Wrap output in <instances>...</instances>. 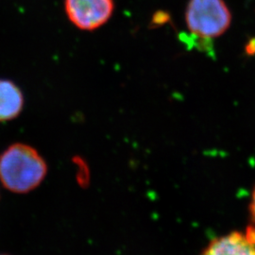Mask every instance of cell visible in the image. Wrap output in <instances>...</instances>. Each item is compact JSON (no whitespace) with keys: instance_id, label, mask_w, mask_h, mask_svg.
<instances>
[{"instance_id":"obj_1","label":"cell","mask_w":255,"mask_h":255,"mask_svg":"<svg viewBox=\"0 0 255 255\" xmlns=\"http://www.w3.org/2000/svg\"><path fill=\"white\" fill-rule=\"evenodd\" d=\"M46 173V161L32 146L16 143L0 154V181L10 192L32 191L45 180Z\"/></svg>"},{"instance_id":"obj_2","label":"cell","mask_w":255,"mask_h":255,"mask_svg":"<svg viewBox=\"0 0 255 255\" xmlns=\"http://www.w3.org/2000/svg\"><path fill=\"white\" fill-rule=\"evenodd\" d=\"M185 22L191 33L210 39L221 36L232 23V14L224 0H189Z\"/></svg>"},{"instance_id":"obj_3","label":"cell","mask_w":255,"mask_h":255,"mask_svg":"<svg viewBox=\"0 0 255 255\" xmlns=\"http://www.w3.org/2000/svg\"><path fill=\"white\" fill-rule=\"evenodd\" d=\"M64 10L75 27L92 31L109 21L115 0H64Z\"/></svg>"},{"instance_id":"obj_4","label":"cell","mask_w":255,"mask_h":255,"mask_svg":"<svg viewBox=\"0 0 255 255\" xmlns=\"http://www.w3.org/2000/svg\"><path fill=\"white\" fill-rule=\"evenodd\" d=\"M201 255H255V244L245 233L232 232L213 239Z\"/></svg>"},{"instance_id":"obj_5","label":"cell","mask_w":255,"mask_h":255,"mask_svg":"<svg viewBox=\"0 0 255 255\" xmlns=\"http://www.w3.org/2000/svg\"><path fill=\"white\" fill-rule=\"evenodd\" d=\"M24 95L18 85L9 80H0V122L16 119L24 108Z\"/></svg>"},{"instance_id":"obj_6","label":"cell","mask_w":255,"mask_h":255,"mask_svg":"<svg viewBox=\"0 0 255 255\" xmlns=\"http://www.w3.org/2000/svg\"><path fill=\"white\" fill-rule=\"evenodd\" d=\"M250 216H251V224L255 228V186L252 193L251 203H250Z\"/></svg>"},{"instance_id":"obj_7","label":"cell","mask_w":255,"mask_h":255,"mask_svg":"<svg viewBox=\"0 0 255 255\" xmlns=\"http://www.w3.org/2000/svg\"><path fill=\"white\" fill-rule=\"evenodd\" d=\"M246 52L248 55L255 54V38L252 39L246 46Z\"/></svg>"},{"instance_id":"obj_8","label":"cell","mask_w":255,"mask_h":255,"mask_svg":"<svg viewBox=\"0 0 255 255\" xmlns=\"http://www.w3.org/2000/svg\"></svg>"}]
</instances>
